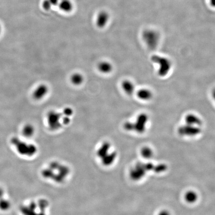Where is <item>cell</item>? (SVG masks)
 <instances>
[{
	"label": "cell",
	"mask_w": 215,
	"mask_h": 215,
	"mask_svg": "<svg viewBox=\"0 0 215 215\" xmlns=\"http://www.w3.org/2000/svg\"><path fill=\"white\" fill-rule=\"evenodd\" d=\"M39 172L43 180L56 186L67 183L72 175L70 165L59 159H52L45 162L40 168Z\"/></svg>",
	"instance_id": "1"
},
{
	"label": "cell",
	"mask_w": 215,
	"mask_h": 215,
	"mask_svg": "<svg viewBox=\"0 0 215 215\" xmlns=\"http://www.w3.org/2000/svg\"><path fill=\"white\" fill-rule=\"evenodd\" d=\"M50 209L49 200L38 197L24 202L19 206V211L21 215H48Z\"/></svg>",
	"instance_id": "2"
},
{
	"label": "cell",
	"mask_w": 215,
	"mask_h": 215,
	"mask_svg": "<svg viewBox=\"0 0 215 215\" xmlns=\"http://www.w3.org/2000/svg\"><path fill=\"white\" fill-rule=\"evenodd\" d=\"M29 140L13 137L11 140V143L20 156L27 159L31 160L37 157L39 153V148L35 143Z\"/></svg>",
	"instance_id": "3"
},
{
	"label": "cell",
	"mask_w": 215,
	"mask_h": 215,
	"mask_svg": "<svg viewBox=\"0 0 215 215\" xmlns=\"http://www.w3.org/2000/svg\"><path fill=\"white\" fill-rule=\"evenodd\" d=\"M112 145L109 141H104L96 147L95 156L97 161L105 167L111 166L116 160L117 154L111 151Z\"/></svg>",
	"instance_id": "4"
},
{
	"label": "cell",
	"mask_w": 215,
	"mask_h": 215,
	"mask_svg": "<svg viewBox=\"0 0 215 215\" xmlns=\"http://www.w3.org/2000/svg\"><path fill=\"white\" fill-rule=\"evenodd\" d=\"M151 60L159 66L157 74L159 77H165L170 72L172 68L170 59L163 56L155 54L151 56Z\"/></svg>",
	"instance_id": "5"
},
{
	"label": "cell",
	"mask_w": 215,
	"mask_h": 215,
	"mask_svg": "<svg viewBox=\"0 0 215 215\" xmlns=\"http://www.w3.org/2000/svg\"><path fill=\"white\" fill-rule=\"evenodd\" d=\"M47 125L48 128L52 132L60 130L64 126L62 114L56 111L49 112L47 116Z\"/></svg>",
	"instance_id": "6"
},
{
	"label": "cell",
	"mask_w": 215,
	"mask_h": 215,
	"mask_svg": "<svg viewBox=\"0 0 215 215\" xmlns=\"http://www.w3.org/2000/svg\"><path fill=\"white\" fill-rule=\"evenodd\" d=\"M142 38L147 47L152 50L157 47L159 42V34L154 29L144 30L142 34Z\"/></svg>",
	"instance_id": "7"
},
{
	"label": "cell",
	"mask_w": 215,
	"mask_h": 215,
	"mask_svg": "<svg viewBox=\"0 0 215 215\" xmlns=\"http://www.w3.org/2000/svg\"><path fill=\"white\" fill-rule=\"evenodd\" d=\"M149 117L147 114L142 113L138 114L135 122H133L134 130L137 133H143L146 130Z\"/></svg>",
	"instance_id": "8"
},
{
	"label": "cell",
	"mask_w": 215,
	"mask_h": 215,
	"mask_svg": "<svg viewBox=\"0 0 215 215\" xmlns=\"http://www.w3.org/2000/svg\"><path fill=\"white\" fill-rule=\"evenodd\" d=\"M201 131L200 127L191 126L185 123V125L179 127L178 132L180 136L192 137L199 135Z\"/></svg>",
	"instance_id": "9"
},
{
	"label": "cell",
	"mask_w": 215,
	"mask_h": 215,
	"mask_svg": "<svg viewBox=\"0 0 215 215\" xmlns=\"http://www.w3.org/2000/svg\"><path fill=\"white\" fill-rule=\"evenodd\" d=\"M95 20L97 27L100 29L104 28L109 21V14L105 11H100L97 14Z\"/></svg>",
	"instance_id": "10"
},
{
	"label": "cell",
	"mask_w": 215,
	"mask_h": 215,
	"mask_svg": "<svg viewBox=\"0 0 215 215\" xmlns=\"http://www.w3.org/2000/svg\"><path fill=\"white\" fill-rule=\"evenodd\" d=\"M146 171L142 167L141 162H140L136 165L134 168L131 170L130 176L132 180L137 181L142 178L146 175Z\"/></svg>",
	"instance_id": "11"
},
{
	"label": "cell",
	"mask_w": 215,
	"mask_h": 215,
	"mask_svg": "<svg viewBox=\"0 0 215 215\" xmlns=\"http://www.w3.org/2000/svg\"><path fill=\"white\" fill-rule=\"evenodd\" d=\"M185 122L186 124L197 127H201L203 123L201 119L193 113L188 114L185 116Z\"/></svg>",
	"instance_id": "12"
},
{
	"label": "cell",
	"mask_w": 215,
	"mask_h": 215,
	"mask_svg": "<svg viewBox=\"0 0 215 215\" xmlns=\"http://www.w3.org/2000/svg\"><path fill=\"white\" fill-rule=\"evenodd\" d=\"M48 92V87L45 84H41L35 88L34 93L33 97L37 100L42 99L45 96L47 95Z\"/></svg>",
	"instance_id": "13"
},
{
	"label": "cell",
	"mask_w": 215,
	"mask_h": 215,
	"mask_svg": "<svg viewBox=\"0 0 215 215\" xmlns=\"http://www.w3.org/2000/svg\"><path fill=\"white\" fill-rule=\"evenodd\" d=\"M137 98L141 101H150L153 97L152 91L147 88H141L137 92Z\"/></svg>",
	"instance_id": "14"
},
{
	"label": "cell",
	"mask_w": 215,
	"mask_h": 215,
	"mask_svg": "<svg viewBox=\"0 0 215 215\" xmlns=\"http://www.w3.org/2000/svg\"><path fill=\"white\" fill-rule=\"evenodd\" d=\"M57 5L63 13H71L74 9V5L71 0H59Z\"/></svg>",
	"instance_id": "15"
},
{
	"label": "cell",
	"mask_w": 215,
	"mask_h": 215,
	"mask_svg": "<svg viewBox=\"0 0 215 215\" xmlns=\"http://www.w3.org/2000/svg\"><path fill=\"white\" fill-rule=\"evenodd\" d=\"M121 86L123 92L128 95H132L135 92L136 87L135 84L130 80L126 79L123 81L121 83Z\"/></svg>",
	"instance_id": "16"
},
{
	"label": "cell",
	"mask_w": 215,
	"mask_h": 215,
	"mask_svg": "<svg viewBox=\"0 0 215 215\" xmlns=\"http://www.w3.org/2000/svg\"><path fill=\"white\" fill-rule=\"evenodd\" d=\"M98 69L101 73L104 74H108L113 70V66L110 62L103 61L99 63Z\"/></svg>",
	"instance_id": "17"
},
{
	"label": "cell",
	"mask_w": 215,
	"mask_h": 215,
	"mask_svg": "<svg viewBox=\"0 0 215 215\" xmlns=\"http://www.w3.org/2000/svg\"><path fill=\"white\" fill-rule=\"evenodd\" d=\"M35 128L30 124H27L24 126L22 128V135L24 137L27 139H29L33 137L35 133Z\"/></svg>",
	"instance_id": "18"
},
{
	"label": "cell",
	"mask_w": 215,
	"mask_h": 215,
	"mask_svg": "<svg viewBox=\"0 0 215 215\" xmlns=\"http://www.w3.org/2000/svg\"><path fill=\"white\" fill-rule=\"evenodd\" d=\"M70 80L73 84L80 85L84 81V77L80 73H74L71 76Z\"/></svg>",
	"instance_id": "19"
},
{
	"label": "cell",
	"mask_w": 215,
	"mask_h": 215,
	"mask_svg": "<svg viewBox=\"0 0 215 215\" xmlns=\"http://www.w3.org/2000/svg\"><path fill=\"white\" fill-rule=\"evenodd\" d=\"M11 207V203L6 198H2L0 199V210L3 211H7Z\"/></svg>",
	"instance_id": "20"
},
{
	"label": "cell",
	"mask_w": 215,
	"mask_h": 215,
	"mask_svg": "<svg viewBox=\"0 0 215 215\" xmlns=\"http://www.w3.org/2000/svg\"><path fill=\"white\" fill-rule=\"evenodd\" d=\"M197 195L193 191H189L185 194V198L186 201L190 203H193L197 200Z\"/></svg>",
	"instance_id": "21"
},
{
	"label": "cell",
	"mask_w": 215,
	"mask_h": 215,
	"mask_svg": "<svg viewBox=\"0 0 215 215\" xmlns=\"http://www.w3.org/2000/svg\"><path fill=\"white\" fill-rule=\"evenodd\" d=\"M141 154L145 159H150L153 155V152L151 149L149 147H145L141 150Z\"/></svg>",
	"instance_id": "22"
},
{
	"label": "cell",
	"mask_w": 215,
	"mask_h": 215,
	"mask_svg": "<svg viewBox=\"0 0 215 215\" xmlns=\"http://www.w3.org/2000/svg\"><path fill=\"white\" fill-rule=\"evenodd\" d=\"M167 169V166L164 164H160L157 165H155L154 171L157 173H161L165 171Z\"/></svg>",
	"instance_id": "23"
},
{
	"label": "cell",
	"mask_w": 215,
	"mask_h": 215,
	"mask_svg": "<svg viewBox=\"0 0 215 215\" xmlns=\"http://www.w3.org/2000/svg\"><path fill=\"white\" fill-rule=\"evenodd\" d=\"M123 128H125V130L128 132L133 131L134 128H133V122H131L129 121L126 122L123 124Z\"/></svg>",
	"instance_id": "24"
},
{
	"label": "cell",
	"mask_w": 215,
	"mask_h": 215,
	"mask_svg": "<svg viewBox=\"0 0 215 215\" xmlns=\"http://www.w3.org/2000/svg\"><path fill=\"white\" fill-rule=\"evenodd\" d=\"M42 5L43 9L47 11H49L52 8V7L53 6L49 0H44Z\"/></svg>",
	"instance_id": "25"
},
{
	"label": "cell",
	"mask_w": 215,
	"mask_h": 215,
	"mask_svg": "<svg viewBox=\"0 0 215 215\" xmlns=\"http://www.w3.org/2000/svg\"><path fill=\"white\" fill-rule=\"evenodd\" d=\"M4 195H5V191H4V189L0 187V199L4 197Z\"/></svg>",
	"instance_id": "26"
},
{
	"label": "cell",
	"mask_w": 215,
	"mask_h": 215,
	"mask_svg": "<svg viewBox=\"0 0 215 215\" xmlns=\"http://www.w3.org/2000/svg\"><path fill=\"white\" fill-rule=\"evenodd\" d=\"M49 1L52 3V6L56 5H57L59 1V0H49Z\"/></svg>",
	"instance_id": "27"
},
{
	"label": "cell",
	"mask_w": 215,
	"mask_h": 215,
	"mask_svg": "<svg viewBox=\"0 0 215 215\" xmlns=\"http://www.w3.org/2000/svg\"><path fill=\"white\" fill-rule=\"evenodd\" d=\"M159 215H170L169 213L166 211H163L159 214Z\"/></svg>",
	"instance_id": "28"
},
{
	"label": "cell",
	"mask_w": 215,
	"mask_h": 215,
	"mask_svg": "<svg viewBox=\"0 0 215 215\" xmlns=\"http://www.w3.org/2000/svg\"><path fill=\"white\" fill-rule=\"evenodd\" d=\"M2 32V28L1 27V25H0V34H1V33Z\"/></svg>",
	"instance_id": "29"
}]
</instances>
